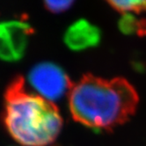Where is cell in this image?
Instances as JSON below:
<instances>
[{"label": "cell", "instance_id": "6da1fadb", "mask_svg": "<svg viewBox=\"0 0 146 146\" xmlns=\"http://www.w3.org/2000/svg\"><path fill=\"white\" fill-rule=\"evenodd\" d=\"M139 102L137 90L124 78H102L86 73L69 92L72 118L84 126L112 131L128 121Z\"/></svg>", "mask_w": 146, "mask_h": 146}, {"label": "cell", "instance_id": "7a4b0ae2", "mask_svg": "<svg viewBox=\"0 0 146 146\" xmlns=\"http://www.w3.org/2000/svg\"><path fill=\"white\" fill-rule=\"evenodd\" d=\"M2 121L10 135L25 146H48L62 127L55 103L29 92L22 76L15 77L6 87Z\"/></svg>", "mask_w": 146, "mask_h": 146}, {"label": "cell", "instance_id": "3957f363", "mask_svg": "<svg viewBox=\"0 0 146 146\" xmlns=\"http://www.w3.org/2000/svg\"><path fill=\"white\" fill-rule=\"evenodd\" d=\"M28 82L36 93L54 102L69 93L73 83L59 65L42 62L34 65L28 73Z\"/></svg>", "mask_w": 146, "mask_h": 146}, {"label": "cell", "instance_id": "277c9868", "mask_svg": "<svg viewBox=\"0 0 146 146\" xmlns=\"http://www.w3.org/2000/svg\"><path fill=\"white\" fill-rule=\"evenodd\" d=\"M35 28L21 19L0 21V59L17 62L21 59L27 48L29 39Z\"/></svg>", "mask_w": 146, "mask_h": 146}, {"label": "cell", "instance_id": "5b68a950", "mask_svg": "<svg viewBox=\"0 0 146 146\" xmlns=\"http://www.w3.org/2000/svg\"><path fill=\"white\" fill-rule=\"evenodd\" d=\"M100 39V28L85 19H80L72 23L64 35V43L69 48L75 51L96 47Z\"/></svg>", "mask_w": 146, "mask_h": 146}, {"label": "cell", "instance_id": "8992f818", "mask_svg": "<svg viewBox=\"0 0 146 146\" xmlns=\"http://www.w3.org/2000/svg\"><path fill=\"white\" fill-rule=\"evenodd\" d=\"M108 4L117 12L124 13H141L146 12V0L140 1H108Z\"/></svg>", "mask_w": 146, "mask_h": 146}, {"label": "cell", "instance_id": "52a82bcc", "mask_svg": "<svg viewBox=\"0 0 146 146\" xmlns=\"http://www.w3.org/2000/svg\"><path fill=\"white\" fill-rule=\"evenodd\" d=\"M140 19L134 17L131 13H124L119 20V29L125 35L137 34Z\"/></svg>", "mask_w": 146, "mask_h": 146}, {"label": "cell", "instance_id": "ba28073f", "mask_svg": "<svg viewBox=\"0 0 146 146\" xmlns=\"http://www.w3.org/2000/svg\"><path fill=\"white\" fill-rule=\"evenodd\" d=\"M74 4L73 1H45V8L52 13H61L67 11Z\"/></svg>", "mask_w": 146, "mask_h": 146}, {"label": "cell", "instance_id": "9c48e42d", "mask_svg": "<svg viewBox=\"0 0 146 146\" xmlns=\"http://www.w3.org/2000/svg\"><path fill=\"white\" fill-rule=\"evenodd\" d=\"M138 36H146V19H141L139 29L137 34Z\"/></svg>", "mask_w": 146, "mask_h": 146}]
</instances>
